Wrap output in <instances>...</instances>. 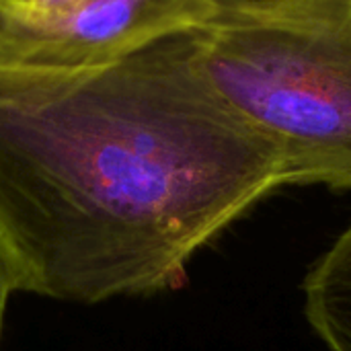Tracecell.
Returning <instances> with one entry per match:
<instances>
[{"label":"cell","mask_w":351,"mask_h":351,"mask_svg":"<svg viewBox=\"0 0 351 351\" xmlns=\"http://www.w3.org/2000/svg\"><path fill=\"white\" fill-rule=\"evenodd\" d=\"M0 2H4V4H14V6H29V4H33L35 0H0Z\"/></svg>","instance_id":"8992f818"},{"label":"cell","mask_w":351,"mask_h":351,"mask_svg":"<svg viewBox=\"0 0 351 351\" xmlns=\"http://www.w3.org/2000/svg\"><path fill=\"white\" fill-rule=\"evenodd\" d=\"M286 185L191 31L99 66H0V243L19 292L101 304L179 288L197 251Z\"/></svg>","instance_id":"6da1fadb"},{"label":"cell","mask_w":351,"mask_h":351,"mask_svg":"<svg viewBox=\"0 0 351 351\" xmlns=\"http://www.w3.org/2000/svg\"><path fill=\"white\" fill-rule=\"evenodd\" d=\"M19 292V280H16V271L14 265L6 253V249L0 243V337H2V329H4V317H6V308L10 302V296Z\"/></svg>","instance_id":"5b68a950"},{"label":"cell","mask_w":351,"mask_h":351,"mask_svg":"<svg viewBox=\"0 0 351 351\" xmlns=\"http://www.w3.org/2000/svg\"><path fill=\"white\" fill-rule=\"evenodd\" d=\"M199 68L282 152L290 185L351 191V0H218Z\"/></svg>","instance_id":"7a4b0ae2"},{"label":"cell","mask_w":351,"mask_h":351,"mask_svg":"<svg viewBox=\"0 0 351 351\" xmlns=\"http://www.w3.org/2000/svg\"><path fill=\"white\" fill-rule=\"evenodd\" d=\"M304 317L329 351H351V224L302 282Z\"/></svg>","instance_id":"277c9868"},{"label":"cell","mask_w":351,"mask_h":351,"mask_svg":"<svg viewBox=\"0 0 351 351\" xmlns=\"http://www.w3.org/2000/svg\"><path fill=\"white\" fill-rule=\"evenodd\" d=\"M218 0H76L53 10L0 2V66L80 68L204 25Z\"/></svg>","instance_id":"3957f363"}]
</instances>
